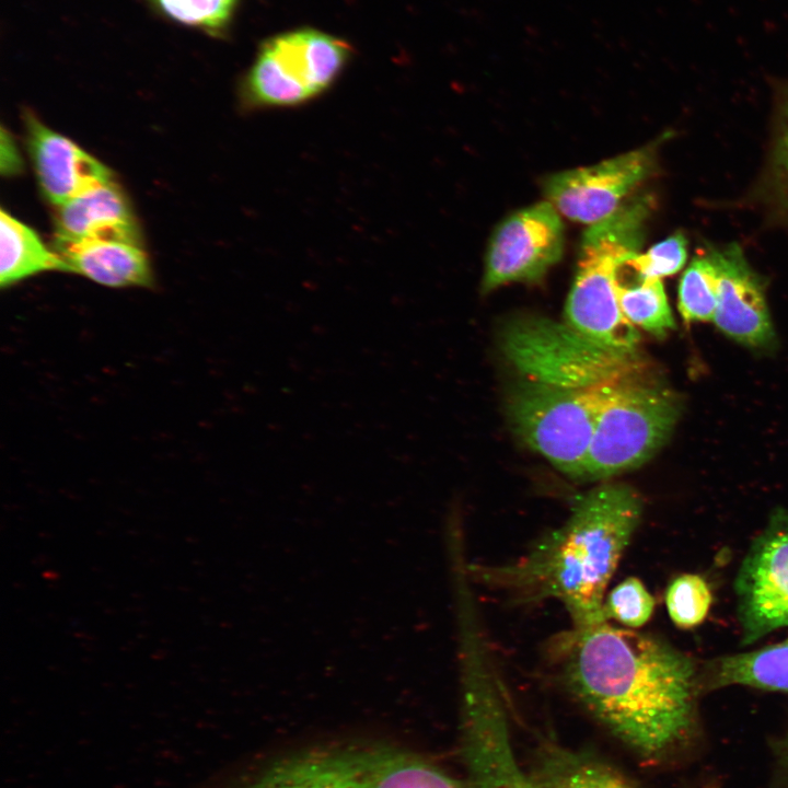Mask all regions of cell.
I'll return each mask as SVG.
<instances>
[{
    "instance_id": "cell-1",
    "label": "cell",
    "mask_w": 788,
    "mask_h": 788,
    "mask_svg": "<svg viewBox=\"0 0 788 788\" xmlns=\"http://www.w3.org/2000/svg\"><path fill=\"white\" fill-rule=\"evenodd\" d=\"M549 658L567 692L644 756L667 752L692 728L696 667L656 636L609 621L572 626L552 640Z\"/></svg>"
},
{
    "instance_id": "cell-2",
    "label": "cell",
    "mask_w": 788,
    "mask_h": 788,
    "mask_svg": "<svg viewBox=\"0 0 788 788\" xmlns=\"http://www.w3.org/2000/svg\"><path fill=\"white\" fill-rule=\"evenodd\" d=\"M641 514L636 490L624 484H602L579 497L567 521L517 561L472 571L479 582L515 600H558L572 626L607 621L604 592Z\"/></svg>"
},
{
    "instance_id": "cell-3",
    "label": "cell",
    "mask_w": 788,
    "mask_h": 788,
    "mask_svg": "<svg viewBox=\"0 0 788 788\" xmlns=\"http://www.w3.org/2000/svg\"><path fill=\"white\" fill-rule=\"evenodd\" d=\"M651 204L647 195L627 199L582 235L565 318L569 327L600 345L636 350L639 334L622 313L617 288L622 267L644 241Z\"/></svg>"
},
{
    "instance_id": "cell-4",
    "label": "cell",
    "mask_w": 788,
    "mask_h": 788,
    "mask_svg": "<svg viewBox=\"0 0 788 788\" xmlns=\"http://www.w3.org/2000/svg\"><path fill=\"white\" fill-rule=\"evenodd\" d=\"M248 788H467L410 751L378 743L316 746L273 763Z\"/></svg>"
},
{
    "instance_id": "cell-5",
    "label": "cell",
    "mask_w": 788,
    "mask_h": 788,
    "mask_svg": "<svg viewBox=\"0 0 788 788\" xmlns=\"http://www.w3.org/2000/svg\"><path fill=\"white\" fill-rule=\"evenodd\" d=\"M623 383L563 386L528 379L509 398V417L531 449L563 473L583 478L599 416Z\"/></svg>"
},
{
    "instance_id": "cell-6",
    "label": "cell",
    "mask_w": 788,
    "mask_h": 788,
    "mask_svg": "<svg viewBox=\"0 0 788 788\" xmlns=\"http://www.w3.org/2000/svg\"><path fill=\"white\" fill-rule=\"evenodd\" d=\"M681 397L648 374L619 385L595 425L583 478L605 479L648 461L671 436Z\"/></svg>"
},
{
    "instance_id": "cell-7",
    "label": "cell",
    "mask_w": 788,
    "mask_h": 788,
    "mask_svg": "<svg viewBox=\"0 0 788 788\" xmlns=\"http://www.w3.org/2000/svg\"><path fill=\"white\" fill-rule=\"evenodd\" d=\"M350 55L348 43L313 28L271 37L245 76L243 104L251 109L303 105L334 84Z\"/></svg>"
},
{
    "instance_id": "cell-8",
    "label": "cell",
    "mask_w": 788,
    "mask_h": 788,
    "mask_svg": "<svg viewBox=\"0 0 788 788\" xmlns=\"http://www.w3.org/2000/svg\"><path fill=\"white\" fill-rule=\"evenodd\" d=\"M515 324L506 334V351L529 380L589 386L623 383L647 374L637 349L606 347L568 325L544 320Z\"/></svg>"
},
{
    "instance_id": "cell-9",
    "label": "cell",
    "mask_w": 788,
    "mask_h": 788,
    "mask_svg": "<svg viewBox=\"0 0 788 788\" xmlns=\"http://www.w3.org/2000/svg\"><path fill=\"white\" fill-rule=\"evenodd\" d=\"M741 644L788 627V511L777 509L754 540L734 580Z\"/></svg>"
},
{
    "instance_id": "cell-10",
    "label": "cell",
    "mask_w": 788,
    "mask_h": 788,
    "mask_svg": "<svg viewBox=\"0 0 788 788\" xmlns=\"http://www.w3.org/2000/svg\"><path fill=\"white\" fill-rule=\"evenodd\" d=\"M463 700L467 788H538L517 761L498 683L487 676L473 680Z\"/></svg>"
},
{
    "instance_id": "cell-11",
    "label": "cell",
    "mask_w": 788,
    "mask_h": 788,
    "mask_svg": "<svg viewBox=\"0 0 788 788\" xmlns=\"http://www.w3.org/2000/svg\"><path fill=\"white\" fill-rule=\"evenodd\" d=\"M565 229L549 201L522 208L494 230L485 256L482 291L540 280L561 257Z\"/></svg>"
},
{
    "instance_id": "cell-12",
    "label": "cell",
    "mask_w": 788,
    "mask_h": 788,
    "mask_svg": "<svg viewBox=\"0 0 788 788\" xmlns=\"http://www.w3.org/2000/svg\"><path fill=\"white\" fill-rule=\"evenodd\" d=\"M656 148L647 146L594 165L553 174L544 195L559 213L593 224L615 212L654 167Z\"/></svg>"
},
{
    "instance_id": "cell-13",
    "label": "cell",
    "mask_w": 788,
    "mask_h": 788,
    "mask_svg": "<svg viewBox=\"0 0 788 788\" xmlns=\"http://www.w3.org/2000/svg\"><path fill=\"white\" fill-rule=\"evenodd\" d=\"M719 274L715 325L728 337L752 348H769L775 332L760 277L738 244L709 250Z\"/></svg>"
},
{
    "instance_id": "cell-14",
    "label": "cell",
    "mask_w": 788,
    "mask_h": 788,
    "mask_svg": "<svg viewBox=\"0 0 788 788\" xmlns=\"http://www.w3.org/2000/svg\"><path fill=\"white\" fill-rule=\"evenodd\" d=\"M25 117L26 144L44 197L59 207L113 181V172L70 139L45 126L34 114Z\"/></svg>"
},
{
    "instance_id": "cell-15",
    "label": "cell",
    "mask_w": 788,
    "mask_h": 788,
    "mask_svg": "<svg viewBox=\"0 0 788 788\" xmlns=\"http://www.w3.org/2000/svg\"><path fill=\"white\" fill-rule=\"evenodd\" d=\"M55 236L104 240L141 246V234L129 202L114 183L85 192L57 209Z\"/></svg>"
},
{
    "instance_id": "cell-16",
    "label": "cell",
    "mask_w": 788,
    "mask_h": 788,
    "mask_svg": "<svg viewBox=\"0 0 788 788\" xmlns=\"http://www.w3.org/2000/svg\"><path fill=\"white\" fill-rule=\"evenodd\" d=\"M54 251L77 273L100 285L150 287L153 282L148 256L140 245L104 240L54 237Z\"/></svg>"
},
{
    "instance_id": "cell-17",
    "label": "cell",
    "mask_w": 788,
    "mask_h": 788,
    "mask_svg": "<svg viewBox=\"0 0 788 788\" xmlns=\"http://www.w3.org/2000/svg\"><path fill=\"white\" fill-rule=\"evenodd\" d=\"M529 775L538 788H636L606 763L556 744L543 745Z\"/></svg>"
},
{
    "instance_id": "cell-18",
    "label": "cell",
    "mask_w": 788,
    "mask_h": 788,
    "mask_svg": "<svg viewBox=\"0 0 788 788\" xmlns=\"http://www.w3.org/2000/svg\"><path fill=\"white\" fill-rule=\"evenodd\" d=\"M0 242L2 288L47 270L69 271L67 264L43 243L32 228L4 209L0 213Z\"/></svg>"
},
{
    "instance_id": "cell-19",
    "label": "cell",
    "mask_w": 788,
    "mask_h": 788,
    "mask_svg": "<svg viewBox=\"0 0 788 788\" xmlns=\"http://www.w3.org/2000/svg\"><path fill=\"white\" fill-rule=\"evenodd\" d=\"M710 668L714 687L742 685L788 693V637L757 650L718 658Z\"/></svg>"
},
{
    "instance_id": "cell-20",
    "label": "cell",
    "mask_w": 788,
    "mask_h": 788,
    "mask_svg": "<svg viewBox=\"0 0 788 788\" xmlns=\"http://www.w3.org/2000/svg\"><path fill=\"white\" fill-rule=\"evenodd\" d=\"M618 303L625 318L644 331L663 337L675 322L660 279L639 280L633 286L618 283Z\"/></svg>"
},
{
    "instance_id": "cell-21",
    "label": "cell",
    "mask_w": 788,
    "mask_h": 788,
    "mask_svg": "<svg viewBox=\"0 0 788 788\" xmlns=\"http://www.w3.org/2000/svg\"><path fill=\"white\" fill-rule=\"evenodd\" d=\"M719 274L707 253L693 258L679 283L677 308L685 322H712L718 306Z\"/></svg>"
},
{
    "instance_id": "cell-22",
    "label": "cell",
    "mask_w": 788,
    "mask_h": 788,
    "mask_svg": "<svg viewBox=\"0 0 788 788\" xmlns=\"http://www.w3.org/2000/svg\"><path fill=\"white\" fill-rule=\"evenodd\" d=\"M712 595L707 582L698 575L683 573L674 578L665 592V605L673 624L682 629L704 622Z\"/></svg>"
},
{
    "instance_id": "cell-23",
    "label": "cell",
    "mask_w": 788,
    "mask_h": 788,
    "mask_svg": "<svg viewBox=\"0 0 788 788\" xmlns=\"http://www.w3.org/2000/svg\"><path fill=\"white\" fill-rule=\"evenodd\" d=\"M654 599L645 584L635 577L618 583L604 600L603 613L628 628L644 626L652 616Z\"/></svg>"
},
{
    "instance_id": "cell-24",
    "label": "cell",
    "mask_w": 788,
    "mask_h": 788,
    "mask_svg": "<svg viewBox=\"0 0 788 788\" xmlns=\"http://www.w3.org/2000/svg\"><path fill=\"white\" fill-rule=\"evenodd\" d=\"M687 257V241L676 232L651 246L644 254H636L624 266L631 268L639 280L661 279L682 269Z\"/></svg>"
},
{
    "instance_id": "cell-25",
    "label": "cell",
    "mask_w": 788,
    "mask_h": 788,
    "mask_svg": "<svg viewBox=\"0 0 788 788\" xmlns=\"http://www.w3.org/2000/svg\"><path fill=\"white\" fill-rule=\"evenodd\" d=\"M167 16L209 31L224 27L236 0H152Z\"/></svg>"
},
{
    "instance_id": "cell-26",
    "label": "cell",
    "mask_w": 788,
    "mask_h": 788,
    "mask_svg": "<svg viewBox=\"0 0 788 788\" xmlns=\"http://www.w3.org/2000/svg\"><path fill=\"white\" fill-rule=\"evenodd\" d=\"M774 171L784 199L788 205V105L775 150Z\"/></svg>"
},
{
    "instance_id": "cell-27",
    "label": "cell",
    "mask_w": 788,
    "mask_h": 788,
    "mask_svg": "<svg viewBox=\"0 0 788 788\" xmlns=\"http://www.w3.org/2000/svg\"><path fill=\"white\" fill-rule=\"evenodd\" d=\"M1 171L3 174H15L21 169V160L10 135L1 132Z\"/></svg>"
},
{
    "instance_id": "cell-28",
    "label": "cell",
    "mask_w": 788,
    "mask_h": 788,
    "mask_svg": "<svg viewBox=\"0 0 788 788\" xmlns=\"http://www.w3.org/2000/svg\"><path fill=\"white\" fill-rule=\"evenodd\" d=\"M779 746V753L781 755L783 762L788 767V732L785 734Z\"/></svg>"
}]
</instances>
